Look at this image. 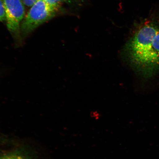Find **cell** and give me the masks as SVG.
Returning a JSON list of instances; mask_svg holds the SVG:
<instances>
[{"instance_id": "1", "label": "cell", "mask_w": 159, "mask_h": 159, "mask_svg": "<svg viewBox=\"0 0 159 159\" xmlns=\"http://www.w3.org/2000/svg\"><path fill=\"white\" fill-rule=\"evenodd\" d=\"M159 30L147 24L134 34L126 45L131 62L145 76L150 77L159 69V53L153 46Z\"/></svg>"}, {"instance_id": "2", "label": "cell", "mask_w": 159, "mask_h": 159, "mask_svg": "<svg viewBox=\"0 0 159 159\" xmlns=\"http://www.w3.org/2000/svg\"><path fill=\"white\" fill-rule=\"evenodd\" d=\"M56 12L43 0H39L32 6L21 23L20 29L23 35L29 34L39 25L52 18Z\"/></svg>"}, {"instance_id": "3", "label": "cell", "mask_w": 159, "mask_h": 159, "mask_svg": "<svg viewBox=\"0 0 159 159\" xmlns=\"http://www.w3.org/2000/svg\"><path fill=\"white\" fill-rule=\"evenodd\" d=\"M4 5L6 20L8 29L16 39H20V24L25 15L22 0H2Z\"/></svg>"}, {"instance_id": "4", "label": "cell", "mask_w": 159, "mask_h": 159, "mask_svg": "<svg viewBox=\"0 0 159 159\" xmlns=\"http://www.w3.org/2000/svg\"><path fill=\"white\" fill-rule=\"evenodd\" d=\"M43 1L57 11L61 6L64 4H70L76 3L77 2L79 1V0H43Z\"/></svg>"}, {"instance_id": "5", "label": "cell", "mask_w": 159, "mask_h": 159, "mask_svg": "<svg viewBox=\"0 0 159 159\" xmlns=\"http://www.w3.org/2000/svg\"><path fill=\"white\" fill-rule=\"evenodd\" d=\"M6 20V13L2 0H0V21Z\"/></svg>"}, {"instance_id": "6", "label": "cell", "mask_w": 159, "mask_h": 159, "mask_svg": "<svg viewBox=\"0 0 159 159\" xmlns=\"http://www.w3.org/2000/svg\"><path fill=\"white\" fill-rule=\"evenodd\" d=\"M153 46L155 50L159 53V31L154 38Z\"/></svg>"}, {"instance_id": "7", "label": "cell", "mask_w": 159, "mask_h": 159, "mask_svg": "<svg viewBox=\"0 0 159 159\" xmlns=\"http://www.w3.org/2000/svg\"><path fill=\"white\" fill-rule=\"evenodd\" d=\"M0 159H26L23 157L18 155H9L0 157Z\"/></svg>"}, {"instance_id": "8", "label": "cell", "mask_w": 159, "mask_h": 159, "mask_svg": "<svg viewBox=\"0 0 159 159\" xmlns=\"http://www.w3.org/2000/svg\"><path fill=\"white\" fill-rule=\"evenodd\" d=\"M39 0H22L24 4L27 7H32Z\"/></svg>"}]
</instances>
